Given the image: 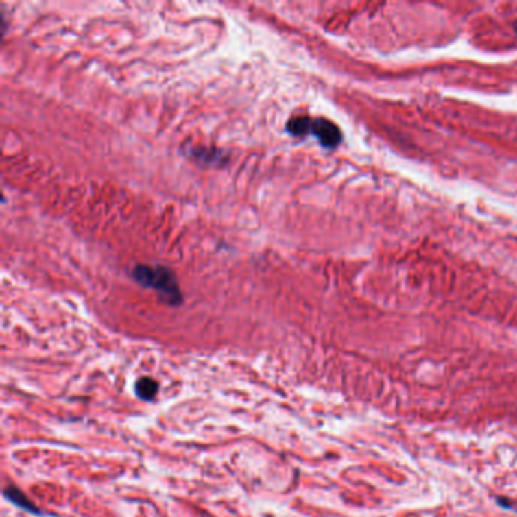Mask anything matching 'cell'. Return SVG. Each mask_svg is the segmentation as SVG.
Here are the masks:
<instances>
[{"label":"cell","mask_w":517,"mask_h":517,"mask_svg":"<svg viewBox=\"0 0 517 517\" xmlns=\"http://www.w3.org/2000/svg\"><path fill=\"white\" fill-rule=\"evenodd\" d=\"M3 494H5V498L8 499L10 502H12L14 505H17L19 508L25 509V512L31 513V514H38V516L41 514L40 509L37 507H35L32 504V502L29 499H27L25 496V494L19 490V488H16V487H6Z\"/></svg>","instance_id":"obj_3"},{"label":"cell","mask_w":517,"mask_h":517,"mask_svg":"<svg viewBox=\"0 0 517 517\" xmlns=\"http://www.w3.org/2000/svg\"><path fill=\"white\" fill-rule=\"evenodd\" d=\"M287 129H289L290 134L298 135V137H302V135L308 134L314 135L323 147L333 149L339 146L341 141V132L339 126L326 119H311L304 116L294 117L289 121Z\"/></svg>","instance_id":"obj_2"},{"label":"cell","mask_w":517,"mask_h":517,"mask_svg":"<svg viewBox=\"0 0 517 517\" xmlns=\"http://www.w3.org/2000/svg\"><path fill=\"white\" fill-rule=\"evenodd\" d=\"M516 29H517V25H516Z\"/></svg>","instance_id":"obj_5"},{"label":"cell","mask_w":517,"mask_h":517,"mask_svg":"<svg viewBox=\"0 0 517 517\" xmlns=\"http://www.w3.org/2000/svg\"><path fill=\"white\" fill-rule=\"evenodd\" d=\"M132 275L135 278V281L140 282L143 287L155 289L163 293L170 304L178 305L182 300L176 278L167 267H163V265H158V267H152V265H137V267L134 269Z\"/></svg>","instance_id":"obj_1"},{"label":"cell","mask_w":517,"mask_h":517,"mask_svg":"<svg viewBox=\"0 0 517 517\" xmlns=\"http://www.w3.org/2000/svg\"><path fill=\"white\" fill-rule=\"evenodd\" d=\"M158 389L160 385L152 378H140L135 383V394L143 400H152L156 396Z\"/></svg>","instance_id":"obj_4"}]
</instances>
